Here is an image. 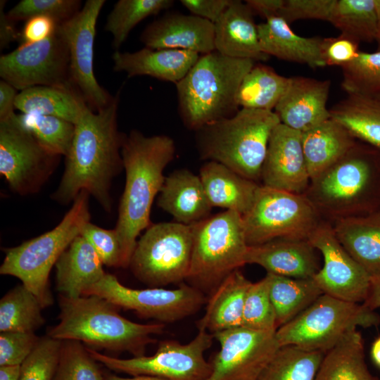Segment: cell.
I'll return each instance as SVG.
<instances>
[{"label": "cell", "instance_id": "61", "mask_svg": "<svg viewBox=\"0 0 380 380\" xmlns=\"http://www.w3.org/2000/svg\"><path fill=\"white\" fill-rule=\"evenodd\" d=\"M377 43H378V50H380V37L377 39Z\"/></svg>", "mask_w": 380, "mask_h": 380}, {"label": "cell", "instance_id": "38", "mask_svg": "<svg viewBox=\"0 0 380 380\" xmlns=\"http://www.w3.org/2000/svg\"><path fill=\"white\" fill-rule=\"evenodd\" d=\"M329 22L359 43L378 39L373 0H335Z\"/></svg>", "mask_w": 380, "mask_h": 380}, {"label": "cell", "instance_id": "46", "mask_svg": "<svg viewBox=\"0 0 380 380\" xmlns=\"http://www.w3.org/2000/svg\"><path fill=\"white\" fill-rule=\"evenodd\" d=\"M80 5L79 0H22L7 15L15 22L46 16L60 25L73 17L81 9Z\"/></svg>", "mask_w": 380, "mask_h": 380}, {"label": "cell", "instance_id": "45", "mask_svg": "<svg viewBox=\"0 0 380 380\" xmlns=\"http://www.w3.org/2000/svg\"><path fill=\"white\" fill-rule=\"evenodd\" d=\"M62 341L40 338L33 351L20 365L19 380H53Z\"/></svg>", "mask_w": 380, "mask_h": 380}, {"label": "cell", "instance_id": "3", "mask_svg": "<svg viewBox=\"0 0 380 380\" xmlns=\"http://www.w3.org/2000/svg\"><path fill=\"white\" fill-rule=\"evenodd\" d=\"M303 194L331 224L380 210V149L357 140Z\"/></svg>", "mask_w": 380, "mask_h": 380}, {"label": "cell", "instance_id": "33", "mask_svg": "<svg viewBox=\"0 0 380 380\" xmlns=\"http://www.w3.org/2000/svg\"><path fill=\"white\" fill-rule=\"evenodd\" d=\"M329 113L356 140L380 149V99L348 95Z\"/></svg>", "mask_w": 380, "mask_h": 380}, {"label": "cell", "instance_id": "43", "mask_svg": "<svg viewBox=\"0 0 380 380\" xmlns=\"http://www.w3.org/2000/svg\"><path fill=\"white\" fill-rule=\"evenodd\" d=\"M99 362L77 341H62L53 380H103Z\"/></svg>", "mask_w": 380, "mask_h": 380}, {"label": "cell", "instance_id": "50", "mask_svg": "<svg viewBox=\"0 0 380 380\" xmlns=\"http://www.w3.org/2000/svg\"><path fill=\"white\" fill-rule=\"evenodd\" d=\"M359 42L343 34L322 38L320 56L324 66L341 68L354 60L359 52Z\"/></svg>", "mask_w": 380, "mask_h": 380}, {"label": "cell", "instance_id": "58", "mask_svg": "<svg viewBox=\"0 0 380 380\" xmlns=\"http://www.w3.org/2000/svg\"><path fill=\"white\" fill-rule=\"evenodd\" d=\"M103 380H167L165 379L148 376V375H137L132 377H121L115 374H108L103 376Z\"/></svg>", "mask_w": 380, "mask_h": 380}, {"label": "cell", "instance_id": "15", "mask_svg": "<svg viewBox=\"0 0 380 380\" xmlns=\"http://www.w3.org/2000/svg\"><path fill=\"white\" fill-rule=\"evenodd\" d=\"M58 157L39 144L20 125L17 114L0 122V174L14 192L38 191L53 172Z\"/></svg>", "mask_w": 380, "mask_h": 380}, {"label": "cell", "instance_id": "36", "mask_svg": "<svg viewBox=\"0 0 380 380\" xmlns=\"http://www.w3.org/2000/svg\"><path fill=\"white\" fill-rule=\"evenodd\" d=\"M289 79L270 66L255 63L239 87V108L274 111L287 87Z\"/></svg>", "mask_w": 380, "mask_h": 380}, {"label": "cell", "instance_id": "1", "mask_svg": "<svg viewBox=\"0 0 380 380\" xmlns=\"http://www.w3.org/2000/svg\"><path fill=\"white\" fill-rule=\"evenodd\" d=\"M120 94L118 91L98 111L87 107L75 125L63 175L53 194L58 203L73 202L80 191H86L106 212L111 211L112 181L123 169L121 148L125 134L119 132L117 121Z\"/></svg>", "mask_w": 380, "mask_h": 380}, {"label": "cell", "instance_id": "11", "mask_svg": "<svg viewBox=\"0 0 380 380\" xmlns=\"http://www.w3.org/2000/svg\"><path fill=\"white\" fill-rule=\"evenodd\" d=\"M242 220L248 246L281 238L308 239L322 221L304 194L261 184Z\"/></svg>", "mask_w": 380, "mask_h": 380}, {"label": "cell", "instance_id": "57", "mask_svg": "<svg viewBox=\"0 0 380 380\" xmlns=\"http://www.w3.org/2000/svg\"><path fill=\"white\" fill-rule=\"evenodd\" d=\"M20 365L0 366V380H19Z\"/></svg>", "mask_w": 380, "mask_h": 380}, {"label": "cell", "instance_id": "40", "mask_svg": "<svg viewBox=\"0 0 380 380\" xmlns=\"http://www.w3.org/2000/svg\"><path fill=\"white\" fill-rule=\"evenodd\" d=\"M172 0H120L108 15L105 30L113 37L115 51L125 42L132 30L145 18L174 5Z\"/></svg>", "mask_w": 380, "mask_h": 380}, {"label": "cell", "instance_id": "39", "mask_svg": "<svg viewBox=\"0 0 380 380\" xmlns=\"http://www.w3.org/2000/svg\"><path fill=\"white\" fill-rule=\"evenodd\" d=\"M324 354L281 346L257 380H315Z\"/></svg>", "mask_w": 380, "mask_h": 380}, {"label": "cell", "instance_id": "2", "mask_svg": "<svg viewBox=\"0 0 380 380\" xmlns=\"http://www.w3.org/2000/svg\"><path fill=\"white\" fill-rule=\"evenodd\" d=\"M175 154L167 135L148 137L138 130L125 135L121 155L125 184L115 227L122 253V267H128L137 237L150 224L153 202L164 183L163 172Z\"/></svg>", "mask_w": 380, "mask_h": 380}, {"label": "cell", "instance_id": "21", "mask_svg": "<svg viewBox=\"0 0 380 380\" xmlns=\"http://www.w3.org/2000/svg\"><path fill=\"white\" fill-rule=\"evenodd\" d=\"M330 87L329 80L290 77L274 112L281 124L303 132L330 118L327 107Z\"/></svg>", "mask_w": 380, "mask_h": 380}, {"label": "cell", "instance_id": "60", "mask_svg": "<svg viewBox=\"0 0 380 380\" xmlns=\"http://www.w3.org/2000/svg\"><path fill=\"white\" fill-rule=\"evenodd\" d=\"M375 14L376 17L379 37H380V0H373Z\"/></svg>", "mask_w": 380, "mask_h": 380}, {"label": "cell", "instance_id": "53", "mask_svg": "<svg viewBox=\"0 0 380 380\" xmlns=\"http://www.w3.org/2000/svg\"><path fill=\"white\" fill-rule=\"evenodd\" d=\"M17 89L8 82L0 81V122L13 116Z\"/></svg>", "mask_w": 380, "mask_h": 380}, {"label": "cell", "instance_id": "34", "mask_svg": "<svg viewBox=\"0 0 380 380\" xmlns=\"http://www.w3.org/2000/svg\"><path fill=\"white\" fill-rule=\"evenodd\" d=\"M363 340L355 330L325 353L315 380H372Z\"/></svg>", "mask_w": 380, "mask_h": 380}, {"label": "cell", "instance_id": "16", "mask_svg": "<svg viewBox=\"0 0 380 380\" xmlns=\"http://www.w3.org/2000/svg\"><path fill=\"white\" fill-rule=\"evenodd\" d=\"M105 3V0H88L73 17L58 25L68 47L70 81L87 106L96 111L113 99L99 84L94 70L96 26Z\"/></svg>", "mask_w": 380, "mask_h": 380}, {"label": "cell", "instance_id": "5", "mask_svg": "<svg viewBox=\"0 0 380 380\" xmlns=\"http://www.w3.org/2000/svg\"><path fill=\"white\" fill-rule=\"evenodd\" d=\"M255 64L215 51L201 55L176 84L178 112L184 126L194 131L230 118L240 109L237 94L241 83Z\"/></svg>", "mask_w": 380, "mask_h": 380}, {"label": "cell", "instance_id": "37", "mask_svg": "<svg viewBox=\"0 0 380 380\" xmlns=\"http://www.w3.org/2000/svg\"><path fill=\"white\" fill-rule=\"evenodd\" d=\"M43 308L23 284L13 287L0 300V331L34 332L45 323Z\"/></svg>", "mask_w": 380, "mask_h": 380}, {"label": "cell", "instance_id": "7", "mask_svg": "<svg viewBox=\"0 0 380 380\" xmlns=\"http://www.w3.org/2000/svg\"><path fill=\"white\" fill-rule=\"evenodd\" d=\"M89 194L82 191L62 220L51 230L5 249L0 274L19 279L38 298L44 308L53 303L49 274L72 241L90 222Z\"/></svg>", "mask_w": 380, "mask_h": 380}, {"label": "cell", "instance_id": "30", "mask_svg": "<svg viewBox=\"0 0 380 380\" xmlns=\"http://www.w3.org/2000/svg\"><path fill=\"white\" fill-rule=\"evenodd\" d=\"M347 251L371 276L380 274V210L332 224Z\"/></svg>", "mask_w": 380, "mask_h": 380}, {"label": "cell", "instance_id": "13", "mask_svg": "<svg viewBox=\"0 0 380 380\" xmlns=\"http://www.w3.org/2000/svg\"><path fill=\"white\" fill-rule=\"evenodd\" d=\"M91 295L102 297L119 308L132 310L141 317L163 324L189 317L205 303L204 293L190 284H182L175 289H135L122 284L115 276L107 273L83 293Z\"/></svg>", "mask_w": 380, "mask_h": 380}, {"label": "cell", "instance_id": "49", "mask_svg": "<svg viewBox=\"0 0 380 380\" xmlns=\"http://www.w3.org/2000/svg\"><path fill=\"white\" fill-rule=\"evenodd\" d=\"M335 0H285L279 16L289 24L300 20L328 21Z\"/></svg>", "mask_w": 380, "mask_h": 380}, {"label": "cell", "instance_id": "6", "mask_svg": "<svg viewBox=\"0 0 380 380\" xmlns=\"http://www.w3.org/2000/svg\"><path fill=\"white\" fill-rule=\"evenodd\" d=\"M279 123L274 111L240 108L195 132L200 157L259 183L271 133Z\"/></svg>", "mask_w": 380, "mask_h": 380}, {"label": "cell", "instance_id": "29", "mask_svg": "<svg viewBox=\"0 0 380 380\" xmlns=\"http://www.w3.org/2000/svg\"><path fill=\"white\" fill-rule=\"evenodd\" d=\"M251 284L239 270L229 274L211 293L198 330L212 334L241 327L247 291Z\"/></svg>", "mask_w": 380, "mask_h": 380}, {"label": "cell", "instance_id": "47", "mask_svg": "<svg viewBox=\"0 0 380 380\" xmlns=\"http://www.w3.org/2000/svg\"><path fill=\"white\" fill-rule=\"evenodd\" d=\"M81 235L91 244L104 265L122 267L121 247L115 229H103L89 222Z\"/></svg>", "mask_w": 380, "mask_h": 380}, {"label": "cell", "instance_id": "22", "mask_svg": "<svg viewBox=\"0 0 380 380\" xmlns=\"http://www.w3.org/2000/svg\"><path fill=\"white\" fill-rule=\"evenodd\" d=\"M317 251L308 239H277L248 246L246 263L260 265L267 273L311 279L320 269Z\"/></svg>", "mask_w": 380, "mask_h": 380}, {"label": "cell", "instance_id": "56", "mask_svg": "<svg viewBox=\"0 0 380 380\" xmlns=\"http://www.w3.org/2000/svg\"><path fill=\"white\" fill-rule=\"evenodd\" d=\"M362 304L372 310L380 307V274L371 277L369 293Z\"/></svg>", "mask_w": 380, "mask_h": 380}, {"label": "cell", "instance_id": "35", "mask_svg": "<svg viewBox=\"0 0 380 380\" xmlns=\"http://www.w3.org/2000/svg\"><path fill=\"white\" fill-rule=\"evenodd\" d=\"M265 277L277 329L294 319L324 293L312 278L296 279L271 273H267Z\"/></svg>", "mask_w": 380, "mask_h": 380}, {"label": "cell", "instance_id": "25", "mask_svg": "<svg viewBox=\"0 0 380 380\" xmlns=\"http://www.w3.org/2000/svg\"><path fill=\"white\" fill-rule=\"evenodd\" d=\"M157 203L177 222L186 225L207 218L213 208L199 175L186 169L165 177Z\"/></svg>", "mask_w": 380, "mask_h": 380}, {"label": "cell", "instance_id": "9", "mask_svg": "<svg viewBox=\"0 0 380 380\" xmlns=\"http://www.w3.org/2000/svg\"><path fill=\"white\" fill-rule=\"evenodd\" d=\"M380 323V317L362 303L343 300L326 293L276 331L281 346L327 352L357 327Z\"/></svg>", "mask_w": 380, "mask_h": 380}, {"label": "cell", "instance_id": "59", "mask_svg": "<svg viewBox=\"0 0 380 380\" xmlns=\"http://www.w3.org/2000/svg\"><path fill=\"white\" fill-rule=\"evenodd\" d=\"M371 354L375 364L380 367V337L377 338L373 343Z\"/></svg>", "mask_w": 380, "mask_h": 380}, {"label": "cell", "instance_id": "28", "mask_svg": "<svg viewBox=\"0 0 380 380\" xmlns=\"http://www.w3.org/2000/svg\"><path fill=\"white\" fill-rule=\"evenodd\" d=\"M199 177L212 207L243 215L251 206L260 184L236 173L216 161H208Z\"/></svg>", "mask_w": 380, "mask_h": 380}, {"label": "cell", "instance_id": "62", "mask_svg": "<svg viewBox=\"0 0 380 380\" xmlns=\"http://www.w3.org/2000/svg\"><path fill=\"white\" fill-rule=\"evenodd\" d=\"M372 380H380V379H379L378 378L374 376Z\"/></svg>", "mask_w": 380, "mask_h": 380}, {"label": "cell", "instance_id": "51", "mask_svg": "<svg viewBox=\"0 0 380 380\" xmlns=\"http://www.w3.org/2000/svg\"><path fill=\"white\" fill-rule=\"evenodd\" d=\"M58 25L46 16H35L27 20L20 32V44H32L47 39L54 33Z\"/></svg>", "mask_w": 380, "mask_h": 380}, {"label": "cell", "instance_id": "44", "mask_svg": "<svg viewBox=\"0 0 380 380\" xmlns=\"http://www.w3.org/2000/svg\"><path fill=\"white\" fill-rule=\"evenodd\" d=\"M242 327L251 329L276 331V315L271 302L267 278L251 282L245 298Z\"/></svg>", "mask_w": 380, "mask_h": 380}, {"label": "cell", "instance_id": "17", "mask_svg": "<svg viewBox=\"0 0 380 380\" xmlns=\"http://www.w3.org/2000/svg\"><path fill=\"white\" fill-rule=\"evenodd\" d=\"M213 336L220 348L205 380H257L280 348L276 331L241 326Z\"/></svg>", "mask_w": 380, "mask_h": 380}, {"label": "cell", "instance_id": "52", "mask_svg": "<svg viewBox=\"0 0 380 380\" xmlns=\"http://www.w3.org/2000/svg\"><path fill=\"white\" fill-rule=\"evenodd\" d=\"M232 0H181L191 14L215 23L230 5Z\"/></svg>", "mask_w": 380, "mask_h": 380}, {"label": "cell", "instance_id": "55", "mask_svg": "<svg viewBox=\"0 0 380 380\" xmlns=\"http://www.w3.org/2000/svg\"><path fill=\"white\" fill-rule=\"evenodd\" d=\"M285 0H246L245 3L253 14H257L266 20L279 16Z\"/></svg>", "mask_w": 380, "mask_h": 380}, {"label": "cell", "instance_id": "23", "mask_svg": "<svg viewBox=\"0 0 380 380\" xmlns=\"http://www.w3.org/2000/svg\"><path fill=\"white\" fill-rule=\"evenodd\" d=\"M246 3L232 0L221 17L214 23L215 48L220 54L234 58L265 61L270 56L260 46L258 25Z\"/></svg>", "mask_w": 380, "mask_h": 380}, {"label": "cell", "instance_id": "24", "mask_svg": "<svg viewBox=\"0 0 380 380\" xmlns=\"http://www.w3.org/2000/svg\"><path fill=\"white\" fill-rule=\"evenodd\" d=\"M196 52L182 49H153L148 47L135 52L115 51L113 70L128 77L149 76L177 84L200 57Z\"/></svg>", "mask_w": 380, "mask_h": 380}, {"label": "cell", "instance_id": "54", "mask_svg": "<svg viewBox=\"0 0 380 380\" xmlns=\"http://www.w3.org/2000/svg\"><path fill=\"white\" fill-rule=\"evenodd\" d=\"M6 1H0V48H6L9 44L20 38L15 25V21L11 20L4 11Z\"/></svg>", "mask_w": 380, "mask_h": 380}, {"label": "cell", "instance_id": "18", "mask_svg": "<svg viewBox=\"0 0 380 380\" xmlns=\"http://www.w3.org/2000/svg\"><path fill=\"white\" fill-rule=\"evenodd\" d=\"M308 240L323 258L322 267L312 277L321 291L343 300L363 303L371 276L341 245L332 224L322 220Z\"/></svg>", "mask_w": 380, "mask_h": 380}, {"label": "cell", "instance_id": "41", "mask_svg": "<svg viewBox=\"0 0 380 380\" xmlns=\"http://www.w3.org/2000/svg\"><path fill=\"white\" fill-rule=\"evenodd\" d=\"M20 125L46 151L65 156L71 146L75 125L62 118L37 113L17 114Z\"/></svg>", "mask_w": 380, "mask_h": 380}, {"label": "cell", "instance_id": "31", "mask_svg": "<svg viewBox=\"0 0 380 380\" xmlns=\"http://www.w3.org/2000/svg\"><path fill=\"white\" fill-rule=\"evenodd\" d=\"M301 134L310 180L341 159L357 141L331 118Z\"/></svg>", "mask_w": 380, "mask_h": 380}, {"label": "cell", "instance_id": "4", "mask_svg": "<svg viewBox=\"0 0 380 380\" xmlns=\"http://www.w3.org/2000/svg\"><path fill=\"white\" fill-rule=\"evenodd\" d=\"M59 323L47 336L60 341H77L98 350L144 355L148 345L163 333L165 324H140L122 317L118 307L96 296L69 298L59 294Z\"/></svg>", "mask_w": 380, "mask_h": 380}, {"label": "cell", "instance_id": "26", "mask_svg": "<svg viewBox=\"0 0 380 380\" xmlns=\"http://www.w3.org/2000/svg\"><path fill=\"white\" fill-rule=\"evenodd\" d=\"M99 255L81 234L77 236L58 258L56 289L60 295L78 298L106 274Z\"/></svg>", "mask_w": 380, "mask_h": 380}, {"label": "cell", "instance_id": "48", "mask_svg": "<svg viewBox=\"0 0 380 380\" xmlns=\"http://www.w3.org/2000/svg\"><path fill=\"white\" fill-rule=\"evenodd\" d=\"M40 338L34 332H1L0 366L21 365Z\"/></svg>", "mask_w": 380, "mask_h": 380}, {"label": "cell", "instance_id": "27", "mask_svg": "<svg viewBox=\"0 0 380 380\" xmlns=\"http://www.w3.org/2000/svg\"><path fill=\"white\" fill-rule=\"evenodd\" d=\"M262 51L280 60L305 64L311 68L324 67L320 56L321 37H305L296 34L289 24L274 16L258 25Z\"/></svg>", "mask_w": 380, "mask_h": 380}, {"label": "cell", "instance_id": "42", "mask_svg": "<svg viewBox=\"0 0 380 380\" xmlns=\"http://www.w3.org/2000/svg\"><path fill=\"white\" fill-rule=\"evenodd\" d=\"M341 69V87L348 95L380 99V50L360 51Z\"/></svg>", "mask_w": 380, "mask_h": 380}, {"label": "cell", "instance_id": "12", "mask_svg": "<svg viewBox=\"0 0 380 380\" xmlns=\"http://www.w3.org/2000/svg\"><path fill=\"white\" fill-rule=\"evenodd\" d=\"M213 334L198 330L189 343L182 344L173 340L160 342L156 352L151 356L120 359L102 354L87 348L98 362L115 372L132 376L148 375L167 380H205L211 366L204 357L213 344Z\"/></svg>", "mask_w": 380, "mask_h": 380}, {"label": "cell", "instance_id": "32", "mask_svg": "<svg viewBox=\"0 0 380 380\" xmlns=\"http://www.w3.org/2000/svg\"><path fill=\"white\" fill-rule=\"evenodd\" d=\"M15 107L22 113L55 116L75 125L88 106L75 89L36 86L20 91Z\"/></svg>", "mask_w": 380, "mask_h": 380}, {"label": "cell", "instance_id": "8", "mask_svg": "<svg viewBox=\"0 0 380 380\" xmlns=\"http://www.w3.org/2000/svg\"><path fill=\"white\" fill-rule=\"evenodd\" d=\"M190 268L186 280L210 293L232 272L246 265L247 244L242 216L225 210L191 225Z\"/></svg>", "mask_w": 380, "mask_h": 380}, {"label": "cell", "instance_id": "10", "mask_svg": "<svg viewBox=\"0 0 380 380\" xmlns=\"http://www.w3.org/2000/svg\"><path fill=\"white\" fill-rule=\"evenodd\" d=\"M192 243L191 225L151 224L137 240L129 266L137 279L151 287L180 283L189 274Z\"/></svg>", "mask_w": 380, "mask_h": 380}, {"label": "cell", "instance_id": "20", "mask_svg": "<svg viewBox=\"0 0 380 380\" xmlns=\"http://www.w3.org/2000/svg\"><path fill=\"white\" fill-rule=\"evenodd\" d=\"M214 23L192 14L169 13L151 23L141 42L153 49H182L200 55L215 51Z\"/></svg>", "mask_w": 380, "mask_h": 380}, {"label": "cell", "instance_id": "14", "mask_svg": "<svg viewBox=\"0 0 380 380\" xmlns=\"http://www.w3.org/2000/svg\"><path fill=\"white\" fill-rule=\"evenodd\" d=\"M0 76L20 91L36 86L75 89L70 81L68 47L58 25L47 39L20 44L1 55Z\"/></svg>", "mask_w": 380, "mask_h": 380}, {"label": "cell", "instance_id": "19", "mask_svg": "<svg viewBox=\"0 0 380 380\" xmlns=\"http://www.w3.org/2000/svg\"><path fill=\"white\" fill-rule=\"evenodd\" d=\"M261 185L303 194L310 178L302 134L279 123L272 130L260 175Z\"/></svg>", "mask_w": 380, "mask_h": 380}]
</instances>
